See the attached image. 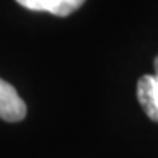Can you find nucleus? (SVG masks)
I'll return each instance as SVG.
<instances>
[{
  "instance_id": "obj_3",
  "label": "nucleus",
  "mask_w": 158,
  "mask_h": 158,
  "mask_svg": "<svg viewBox=\"0 0 158 158\" xmlns=\"http://www.w3.org/2000/svg\"><path fill=\"white\" fill-rule=\"evenodd\" d=\"M27 10L48 11L56 16H68L76 11L85 0H16Z\"/></svg>"
},
{
  "instance_id": "obj_1",
  "label": "nucleus",
  "mask_w": 158,
  "mask_h": 158,
  "mask_svg": "<svg viewBox=\"0 0 158 158\" xmlns=\"http://www.w3.org/2000/svg\"><path fill=\"white\" fill-rule=\"evenodd\" d=\"M155 74H145L137 82V100L145 114L158 123V55L153 60Z\"/></svg>"
},
{
  "instance_id": "obj_2",
  "label": "nucleus",
  "mask_w": 158,
  "mask_h": 158,
  "mask_svg": "<svg viewBox=\"0 0 158 158\" xmlns=\"http://www.w3.org/2000/svg\"><path fill=\"white\" fill-rule=\"evenodd\" d=\"M26 103L10 82L0 77V118L8 123H18L26 118Z\"/></svg>"
}]
</instances>
